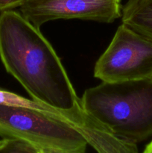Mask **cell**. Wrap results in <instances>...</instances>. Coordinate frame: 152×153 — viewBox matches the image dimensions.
<instances>
[{
  "instance_id": "7",
  "label": "cell",
  "mask_w": 152,
  "mask_h": 153,
  "mask_svg": "<svg viewBox=\"0 0 152 153\" xmlns=\"http://www.w3.org/2000/svg\"><path fill=\"white\" fill-rule=\"evenodd\" d=\"M0 153H40L34 146L17 139L4 138L0 141Z\"/></svg>"
},
{
  "instance_id": "6",
  "label": "cell",
  "mask_w": 152,
  "mask_h": 153,
  "mask_svg": "<svg viewBox=\"0 0 152 153\" xmlns=\"http://www.w3.org/2000/svg\"><path fill=\"white\" fill-rule=\"evenodd\" d=\"M122 23L152 40V0H128L122 9Z\"/></svg>"
},
{
  "instance_id": "8",
  "label": "cell",
  "mask_w": 152,
  "mask_h": 153,
  "mask_svg": "<svg viewBox=\"0 0 152 153\" xmlns=\"http://www.w3.org/2000/svg\"><path fill=\"white\" fill-rule=\"evenodd\" d=\"M24 0H0V11L12 10L17 7H20Z\"/></svg>"
},
{
  "instance_id": "4",
  "label": "cell",
  "mask_w": 152,
  "mask_h": 153,
  "mask_svg": "<svg viewBox=\"0 0 152 153\" xmlns=\"http://www.w3.org/2000/svg\"><path fill=\"white\" fill-rule=\"evenodd\" d=\"M94 77L107 82L152 78V40L122 23L95 63Z\"/></svg>"
},
{
  "instance_id": "1",
  "label": "cell",
  "mask_w": 152,
  "mask_h": 153,
  "mask_svg": "<svg viewBox=\"0 0 152 153\" xmlns=\"http://www.w3.org/2000/svg\"><path fill=\"white\" fill-rule=\"evenodd\" d=\"M0 59L32 100L60 110H83L52 45L14 10L0 13Z\"/></svg>"
},
{
  "instance_id": "3",
  "label": "cell",
  "mask_w": 152,
  "mask_h": 153,
  "mask_svg": "<svg viewBox=\"0 0 152 153\" xmlns=\"http://www.w3.org/2000/svg\"><path fill=\"white\" fill-rule=\"evenodd\" d=\"M80 104L121 140L137 144L152 136V78L102 82L85 91Z\"/></svg>"
},
{
  "instance_id": "2",
  "label": "cell",
  "mask_w": 152,
  "mask_h": 153,
  "mask_svg": "<svg viewBox=\"0 0 152 153\" xmlns=\"http://www.w3.org/2000/svg\"><path fill=\"white\" fill-rule=\"evenodd\" d=\"M94 120L84 110L63 111L0 88V137L32 145L40 153H86Z\"/></svg>"
},
{
  "instance_id": "10",
  "label": "cell",
  "mask_w": 152,
  "mask_h": 153,
  "mask_svg": "<svg viewBox=\"0 0 152 153\" xmlns=\"http://www.w3.org/2000/svg\"><path fill=\"white\" fill-rule=\"evenodd\" d=\"M0 141H1V140H0Z\"/></svg>"
},
{
  "instance_id": "5",
  "label": "cell",
  "mask_w": 152,
  "mask_h": 153,
  "mask_svg": "<svg viewBox=\"0 0 152 153\" xmlns=\"http://www.w3.org/2000/svg\"><path fill=\"white\" fill-rule=\"evenodd\" d=\"M122 0H24L21 14L40 28L56 19H79L111 23L122 16Z\"/></svg>"
},
{
  "instance_id": "9",
  "label": "cell",
  "mask_w": 152,
  "mask_h": 153,
  "mask_svg": "<svg viewBox=\"0 0 152 153\" xmlns=\"http://www.w3.org/2000/svg\"><path fill=\"white\" fill-rule=\"evenodd\" d=\"M142 153H152V140L146 146L145 149L143 151Z\"/></svg>"
}]
</instances>
